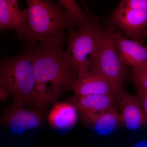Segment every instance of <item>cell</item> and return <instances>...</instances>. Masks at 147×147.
<instances>
[{"label": "cell", "instance_id": "cell-1", "mask_svg": "<svg viewBox=\"0 0 147 147\" xmlns=\"http://www.w3.org/2000/svg\"><path fill=\"white\" fill-rule=\"evenodd\" d=\"M64 41V36L61 37L30 48L34 79L30 104L34 108L45 110L56 103L65 92L72 89L77 79L63 49Z\"/></svg>", "mask_w": 147, "mask_h": 147}, {"label": "cell", "instance_id": "cell-2", "mask_svg": "<svg viewBox=\"0 0 147 147\" xmlns=\"http://www.w3.org/2000/svg\"><path fill=\"white\" fill-rule=\"evenodd\" d=\"M28 17L25 40L28 48L37 43L64 36V29L71 26L64 9L50 0H27Z\"/></svg>", "mask_w": 147, "mask_h": 147}, {"label": "cell", "instance_id": "cell-3", "mask_svg": "<svg viewBox=\"0 0 147 147\" xmlns=\"http://www.w3.org/2000/svg\"><path fill=\"white\" fill-rule=\"evenodd\" d=\"M34 86L30 49L13 57L0 59V87L13 102L29 103Z\"/></svg>", "mask_w": 147, "mask_h": 147}, {"label": "cell", "instance_id": "cell-4", "mask_svg": "<svg viewBox=\"0 0 147 147\" xmlns=\"http://www.w3.org/2000/svg\"><path fill=\"white\" fill-rule=\"evenodd\" d=\"M116 32L113 26L102 28L97 47L90 60L89 69L122 90L127 68L121 61L116 49Z\"/></svg>", "mask_w": 147, "mask_h": 147}, {"label": "cell", "instance_id": "cell-5", "mask_svg": "<svg viewBox=\"0 0 147 147\" xmlns=\"http://www.w3.org/2000/svg\"><path fill=\"white\" fill-rule=\"evenodd\" d=\"M68 28L65 53L78 76L89 71L90 60L97 47L102 28L96 23L83 28Z\"/></svg>", "mask_w": 147, "mask_h": 147}, {"label": "cell", "instance_id": "cell-6", "mask_svg": "<svg viewBox=\"0 0 147 147\" xmlns=\"http://www.w3.org/2000/svg\"><path fill=\"white\" fill-rule=\"evenodd\" d=\"M24 105L13 102L0 118V125L6 127L16 135L39 127L45 119V110L28 109Z\"/></svg>", "mask_w": 147, "mask_h": 147}, {"label": "cell", "instance_id": "cell-7", "mask_svg": "<svg viewBox=\"0 0 147 147\" xmlns=\"http://www.w3.org/2000/svg\"><path fill=\"white\" fill-rule=\"evenodd\" d=\"M111 20L127 37L140 42L147 27V11L130 9L120 3Z\"/></svg>", "mask_w": 147, "mask_h": 147}, {"label": "cell", "instance_id": "cell-8", "mask_svg": "<svg viewBox=\"0 0 147 147\" xmlns=\"http://www.w3.org/2000/svg\"><path fill=\"white\" fill-rule=\"evenodd\" d=\"M118 96L113 95L74 96L70 99V103L79 111L83 120L92 124L98 117L114 106Z\"/></svg>", "mask_w": 147, "mask_h": 147}, {"label": "cell", "instance_id": "cell-9", "mask_svg": "<svg viewBox=\"0 0 147 147\" xmlns=\"http://www.w3.org/2000/svg\"><path fill=\"white\" fill-rule=\"evenodd\" d=\"M123 89H119L102 76L89 70L77 76L71 90L74 92V96H76L91 95L118 96Z\"/></svg>", "mask_w": 147, "mask_h": 147}, {"label": "cell", "instance_id": "cell-10", "mask_svg": "<svg viewBox=\"0 0 147 147\" xmlns=\"http://www.w3.org/2000/svg\"><path fill=\"white\" fill-rule=\"evenodd\" d=\"M28 17L27 9H21L17 0H0V32L12 30L25 40Z\"/></svg>", "mask_w": 147, "mask_h": 147}, {"label": "cell", "instance_id": "cell-11", "mask_svg": "<svg viewBox=\"0 0 147 147\" xmlns=\"http://www.w3.org/2000/svg\"><path fill=\"white\" fill-rule=\"evenodd\" d=\"M122 123L130 130H138L147 125V116L138 97L122 90L117 98Z\"/></svg>", "mask_w": 147, "mask_h": 147}, {"label": "cell", "instance_id": "cell-12", "mask_svg": "<svg viewBox=\"0 0 147 147\" xmlns=\"http://www.w3.org/2000/svg\"><path fill=\"white\" fill-rule=\"evenodd\" d=\"M115 42L119 57L124 65L134 68L147 64V47L117 31Z\"/></svg>", "mask_w": 147, "mask_h": 147}, {"label": "cell", "instance_id": "cell-13", "mask_svg": "<svg viewBox=\"0 0 147 147\" xmlns=\"http://www.w3.org/2000/svg\"><path fill=\"white\" fill-rule=\"evenodd\" d=\"M76 111V108L70 102H56L48 115V122L56 129L71 128L77 121Z\"/></svg>", "mask_w": 147, "mask_h": 147}, {"label": "cell", "instance_id": "cell-14", "mask_svg": "<svg viewBox=\"0 0 147 147\" xmlns=\"http://www.w3.org/2000/svg\"><path fill=\"white\" fill-rule=\"evenodd\" d=\"M120 123H123L120 113L113 106L98 117L91 125L96 134L106 136L113 133Z\"/></svg>", "mask_w": 147, "mask_h": 147}, {"label": "cell", "instance_id": "cell-15", "mask_svg": "<svg viewBox=\"0 0 147 147\" xmlns=\"http://www.w3.org/2000/svg\"><path fill=\"white\" fill-rule=\"evenodd\" d=\"M58 3L65 9L71 26L76 29L89 27L96 24L92 21L74 0H59Z\"/></svg>", "mask_w": 147, "mask_h": 147}, {"label": "cell", "instance_id": "cell-16", "mask_svg": "<svg viewBox=\"0 0 147 147\" xmlns=\"http://www.w3.org/2000/svg\"><path fill=\"white\" fill-rule=\"evenodd\" d=\"M132 69L131 78L137 89L147 92V64Z\"/></svg>", "mask_w": 147, "mask_h": 147}, {"label": "cell", "instance_id": "cell-17", "mask_svg": "<svg viewBox=\"0 0 147 147\" xmlns=\"http://www.w3.org/2000/svg\"><path fill=\"white\" fill-rule=\"evenodd\" d=\"M120 3L127 8L147 11V0H123Z\"/></svg>", "mask_w": 147, "mask_h": 147}, {"label": "cell", "instance_id": "cell-18", "mask_svg": "<svg viewBox=\"0 0 147 147\" xmlns=\"http://www.w3.org/2000/svg\"><path fill=\"white\" fill-rule=\"evenodd\" d=\"M138 99L142 109L147 116V92L143 90L137 89Z\"/></svg>", "mask_w": 147, "mask_h": 147}, {"label": "cell", "instance_id": "cell-19", "mask_svg": "<svg viewBox=\"0 0 147 147\" xmlns=\"http://www.w3.org/2000/svg\"><path fill=\"white\" fill-rule=\"evenodd\" d=\"M133 147H147V139H141L138 140Z\"/></svg>", "mask_w": 147, "mask_h": 147}, {"label": "cell", "instance_id": "cell-20", "mask_svg": "<svg viewBox=\"0 0 147 147\" xmlns=\"http://www.w3.org/2000/svg\"><path fill=\"white\" fill-rule=\"evenodd\" d=\"M9 95L5 90L0 87V101L5 100Z\"/></svg>", "mask_w": 147, "mask_h": 147}]
</instances>
